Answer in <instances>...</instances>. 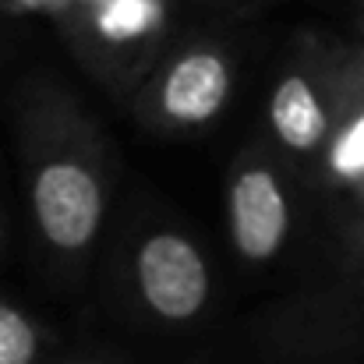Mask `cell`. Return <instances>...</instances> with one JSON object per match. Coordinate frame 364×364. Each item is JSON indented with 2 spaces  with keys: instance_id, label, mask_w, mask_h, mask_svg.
Listing matches in <instances>:
<instances>
[{
  "instance_id": "cell-5",
  "label": "cell",
  "mask_w": 364,
  "mask_h": 364,
  "mask_svg": "<svg viewBox=\"0 0 364 364\" xmlns=\"http://www.w3.org/2000/svg\"><path fill=\"white\" fill-rule=\"evenodd\" d=\"M336 117V71L294 64L269 96V127L294 156H322Z\"/></svg>"
},
{
  "instance_id": "cell-3",
  "label": "cell",
  "mask_w": 364,
  "mask_h": 364,
  "mask_svg": "<svg viewBox=\"0 0 364 364\" xmlns=\"http://www.w3.org/2000/svg\"><path fill=\"white\" fill-rule=\"evenodd\" d=\"M131 279L141 308L166 322H195L213 294V272L198 244L181 230H152L134 247Z\"/></svg>"
},
{
  "instance_id": "cell-2",
  "label": "cell",
  "mask_w": 364,
  "mask_h": 364,
  "mask_svg": "<svg viewBox=\"0 0 364 364\" xmlns=\"http://www.w3.org/2000/svg\"><path fill=\"white\" fill-rule=\"evenodd\" d=\"M234 92V57L223 43L195 39L166 53L134 92V117L159 134H191L220 121Z\"/></svg>"
},
{
  "instance_id": "cell-9",
  "label": "cell",
  "mask_w": 364,
  "mask_h": 364,
  "mask_svg": "<svg viewBox=\"0 0 364 364\" xmlns=\"http://www.w3.org/2000/svg\"><path fill=\"white\" fill-rule=\"evenodd\" d=\"M361 198H364V184H361Z\"/></svg>"
},
{
  "instance_id": "cell-6",
  "label": "cell",
  "mask_w": 364,
  "mask_h": 364,
  "mask_svg": "<svg viewBox=\"0 0 364 364\" xmlns=\"http://www.w3.org/2000/svg\"><path fill=\"white\" fill-rule=\"evenodd\" d=\"M326 177L340 188L364 184V46L336 71V117L322 149Z\"/></svg>"
},
{
  "instance_id": "cell-8",
  "label": "cell",
  "mask_w": 364,
  "mask_h": 364,
  "mask_svg": "<svg viewBox=\"0 0 364 364\" xmlns=\"http://www.w3.org/2000/svg\"><path fill=\"white\" fill-rule=\"evenodd\" d=\"M0 11L18 14V18H25V14H43V18L64 25L68 14H71V0H0Z\"/></svg>"
},
{
  "instance_id": "cell-7",
  "label": "cell",
  "mask_w": 364,
  "mask_h": 364,
  "mask_svg": "<svg viewBox=\"0 0 364 364\" xmlns=\"http://www.w3.org/2000/svg\"><path fill=\"white\" fill-rule=\"evenodd\" d=\"M43 329L11 301L0 297V364H36Z\"/></svg>"
},
{
  "instance_id": "cell-4",
  "label": "cell",
  "mask_w": 364,
  "mask_h": 364,
  "mask_svg": "<svg viewBox=\"0 0 364 364\" xmlns=\"http://www.w3.org/2000/svg\"><path fill=\"white\" fill-rule=\"evenodd\" d=\"M290 198L279 170L262 152H244L227 177V230L244 262H272L290 237Z\"/></svg>"
},
{
  "instance_id": "cell-1",
  "label": "cell",
  "mask_w": 364,
  "mask_h": 364,
  "mask_svg": "<svg viewBox=\"0 0 364 364\" xmlns=\"http://www.w3.org/2000/svg\"><path fill=\"white\" fill-rule=\"evenodd\" d=\"M21 156L32 223L60 258L85 255L107 220V152L82 107L39 89L21 107Z\"/></svg>"
}]
</instances>
